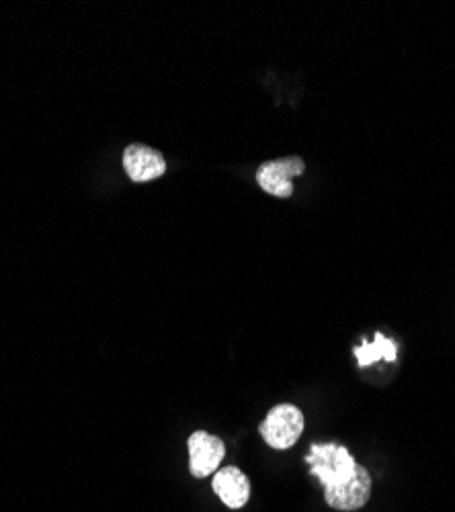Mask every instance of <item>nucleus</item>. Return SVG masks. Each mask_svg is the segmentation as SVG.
<instances>
[{
	"mask_svg": "<svg viewBox=\"0 0 455 512\" xmlns=\"http://www.w3.org/2000/svg\"><path fill=\"white\" fill-rule=\"evenodd\" d=\"M306 463L310 465V474L320 480L324 490H333L345 484L355 476L359 467L349 449L337 443H314Z\"/></svg>",
	"mask_w": 455,
	"mask_h": 512,
	"instance_id": "1",
	"label": "nucleus"
},
{
	"mask_svg": "<svg viewBox=\"0 0 455 512\" xmlns=\"http://www.w3.org/2000/svg\"><path fill=\"white\" fill-rule=\"evenodd\" d=\"M259 431L269 447L285 451L300 441L304 433V414L294 404H279L269 410Z\"/></svg>",
	"mask_w": 455,
	"mask_h": 512,
	"instance_id": "2",
	"label": "nucleus"
},
{
	"mask_svg": "<svg viewBox=\"0 0 455 512\" xmlns=\"http://www.w3.org/2000/svg\"><path fill=\"white\" fill-rule=\"evenodd\" d=\"M304 160L298 156H287L279 160H269L259 166L257 170V183L261 189L275 197H292L294 193V177H300L304 173Z\"/></svg>",
	"mask_w": 455,
	"mask_h": 512,
	"instance_id": "3",
	"label": "nucleus"
},
{
	"mask_svg": "<svg viewBox=\"0 0 455 512\" xmlns=\"http://www.w3.org/2000/svg\"><path fill=\"white\" fill-rule=\"evenodd\" d=\"M226 455L224 441L205 431H195L189 437V472L195 478H208L218 472Z\"/></svg>",
	"mask_w": 455,
	"mask_h": 512,
	"instance_id": "4",
	"label": "nucleus"
},
{
	"mask_svg": "<svg viewBox=\"0 0 455 512\" xmlns=\"http://www.w3.org/2000/svg\"><path fill=\"white\" fill-rule=\"evenodd\" d=\"M123 168L134 183H150L167 173V160L150 146L132 144L123 152Z\"/></svg>",
	"mask_w": 455,
	"mask_h": 512,
	"instance_id": "5",
	"label": "nucleus"
},
{
	"mask_svg": "<svg viewBox=\"0 0 455 512\" xmlns=\"http://www.w3.org/2000/svg\"><path fill=\"white\" fill-rule=\"evenodd\" d=\"M371 498V476L363 465L357 467V472L351 480L345 484L333 488V490H324V500L328 506H333L337 510H359L363 508Z\"/></svg>",
	"mask_w": 455,
	"mask_h": 512,
	"instance_id": "6",
	"label": "nucleus"
},
{
	"mask_svg": "<svg viewBox=\"0 0 455 512\" xmlns=\"http://www.w3.org/2000/svg\"><path fill=\"white\" fill-rule=\"evenodd\" d=\"M212 488L218 494V498L228 508H242L248 498H251V482L240 472L238 467L228 465L224 469H218L212 480Z\"/></svg>",
	"mask_w": 455,
	"mask_h": 512,
	"instance_id": "7",
	"label": "nucleus"
},
{
	"mask_svg": "<svg viewBox=\"0 0 455 512\" xmlns=\"http://www.w3.org/2000/svg\"><path fill=\"white\" fill-rule=\"evenodd\" d=\"M396 343L390 338H386L384 334L376 332V340L374 343H363L361 347L355 349V357L359 361L361 367H369L371 363H376L380 359H386V361H396Z\"/></svg>",
	"mask_w": 455,
	"mask_h": 512,
	"instance_id": "8",
	"label": "nucleus"
}]
</instances>
